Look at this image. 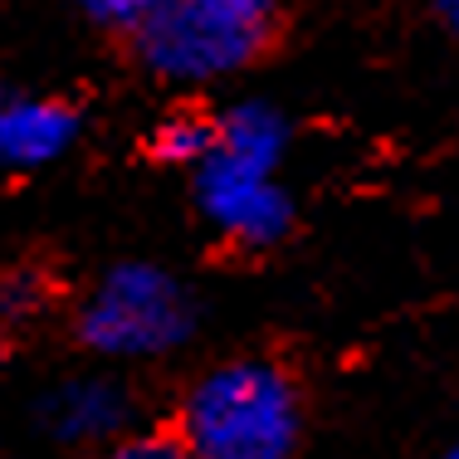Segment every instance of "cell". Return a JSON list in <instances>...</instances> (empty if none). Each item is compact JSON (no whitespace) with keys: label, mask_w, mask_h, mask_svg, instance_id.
<instances>
[{"label":"cell","mask_w":459,"mask_h":459,"mask_svg":"<svg viewBox=\"0 0 459 459\" xmlns=\"http://www.w3.org/2000/svg\"><path fill=\"white\" fill-rule=\"evenodd\" d=\"M425 10L435 15V25H440L445 35L459 39V0H425Z\"/></svg>","instance_id":"11"},{"label":"cell","mask_w":459,"mask_h":459,"mask_svg":"<svg viewBox=\"0 0 459 459\" xmlns=\"http://www.w3.org/2000/svg\"><path fill=\"white\" fill-rule=\"evenodd\" d=\"M74 5H79V15L89 20V25L108 30V35L133 39L171 5V0H74Z\"/></svg>","instance_id":"8"},{"label":"cell","mask_w":459,"mask_h":459,"mask_svg":"<svg viewBox=\"0 0 459 459\" xmlns=\"http://www.w3.org/2000/svg\"><path fill=\"white\" fill-rule=\"evenodd\" d=\"M0 459H5V455H0Z\"/></svg>","instance_id":"14"},{"label":"cell","mask_w":459,"mask_h":459,"mask_svg":"<svg viewBox=\"0 0 459 459\" xmlns=\"http://www.w3.org/2000/svg\"><path fill=\"white\" fill-rule=\"evenodd\" d=\"M308 401L289 362L239 352L186 386L177 430L195 459H293Z\"/></svg>","instance_id":"2"},{"label":"cell","mask_w":459,"mask_h":459,"mask_svg":"<svg viewBox=\"0 0 459 459\" xmlns=\"http://www.w3.org/2000/svg\"><path fill=\"white\" fill-rule=\"evenodd\" d=\"M445 459H459V445H455V450H445Z\"/></svg>","instance_id":"13"},{"label":"cell","mask_w":459,"mask_h":459,"mask_svg":"<svg viewBox=\"0 0 459 459\" xmlns=\"http://www.w3.org/2000/svg\"><path fill=\"white\" fill-rule=\"evenodd\" d=\"M283 20L289 0H171L127 45L161 83H221L274 49Z\"/></svg>","instance_id":"3"},{"label":"cell","mask_w":459,"mask_h":459,"mask_svg":"<svg viewBox=\"0 0 459 459\" xmlns=\"http://www.w3.org/2000/svg\"><path fill=\"white\" fill-rule=\"evenodd\" d=\"M5 342H10V323H5V313H0V357H5Z\"/></svg>","instance_id":"12"},{"label":"cell","mask_w":459,"mask_h":459,"mask_svg":"<svg viewBox=\"0 0 459 459\" xmlns=\"http://www.w3.org/2000/svg\"><path fill=\"white\" fill-rule=\"evenodd\" d=\"M98 459H195L181 430H127L113 445H103Z\"/></svg>","instance_id":"9"},{"label":"cell","mask_w":459,"mask_h":459,"mask_svg":"<svg viewBox=\"0 0 459 459\" xmlns=\"http://www.w3.org/2000/svg\"><path fill=\"white\" fill-rule=\"evenodd\" d=\"M45 303H49V283H45V274H35V269H15V274L0 279V313H5L10 327L39 318Z\"/></svg>","instance_id":"10"},{"label":"cell","mask_w":459,"mask_h":459,"mask_svg":"<svg viewBox=\"0 0 459 459\" xmlns=\"http://www.w3.org/2000/svg\"><path fill=\"white\" fill-rule=\"evenodd\" d=\"M293 127L283 108L264 98H239L215 113V147L191 171V195L201 221L235 249H274L293 235L299 205L279 181Z\"/></svg>","instance_id":"1"},{"label":"cell","mask_w":459,"mask_h":459,"mask_svg":"<svg viewBox=\"0 0 459 459\" xmlns=\"http://www.w3.org/2000/svg\"><path fill=\"white\" fill-rule=\"evenodd\" d=\"M79 133L83 113L69 98L0 83V171H10V177L45 171L69 157Z\"/></svg>","instance_id":"6"},{"label":"cell","mask_w":459,"mask_h":459,"mask_svg":"<svg viewBox=\"0 0 459 459\" xmlns=\"http://www.w3.org/2000/svg\"><path fill=\"white\" fill-rule=\"evenodd\" d=\"M211 147H215V113H201V108H171L147 133V157L157 167L195 171L211 157Z\"/></svg>","instance_id":"7"},{"label":"cell","mask_w":459,"mask_h":459,"mask_svg":"<svg viewBox=\"0 0 459 459\" xmlns=\"http://www.w3.org/2000/svg\"><path fill=\"white\" fill-rule=\"evenodd\" d=\"M201 327L191 283L152 259H117L89 283L74 308V337L103 362H152L171 357Z\"/></svg>","instance_id":"4"},{"label":"cell","mask_w":459,"mask_h":459,"mask_svg":"<svg viewBox=\"0 0 459 459\" xmlns=\"http://www.w3.org/2000/svg\"><path fill=\"white\" fill-rule=\"evenodd\" d=\"M133 391L127 381L108 371H79V377L54 381L45 396L35 401V420L49 440L79 445V450H103L117 435L133 430Z\"/></svg>","instance_id":"5"}]
</instances>
